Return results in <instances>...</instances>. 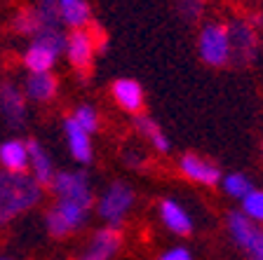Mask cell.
<instances>
[{"mask_svg":"<svg viewBox=\"0 0 263 260\" xmlns=\"http://www.w3.org/2000/svg\"><path fill=\"white\" fill-rule=\"evenodd\" d=\"M43 197V185L28 173H0V218L7 223L10 218L28 211Z\"/></svg>","mask_w":263,"mask_h":260,"instance_id":"1","label":"cell"},{"mask_svg":"<svg viewBox=\"0 0 263 260\" xmlns=\"http://www.w3.org/2000/svg\"><path fill=\"white\" fill-rule=\"evenodd\" d=\"M197 52H200V59L207 66H214V68L233 61L228 26H221V24H207V26H202L200 38H197Z\"/></svg>","mask_w":263,"mask_h":260,"instance_id":"2","label":"cell"},{"mask_svg":"<svg viewBox=\"0 0 263 260\" xmlns=\"http://www.w3.org/2000/svg\"><path fill=\"white\" fill-rule=\"evenodd\" d=\"M57 199L64 202H73V204H80L85 209L92 206V190H89L87 176L82 171H61L54 176V183H52Z\"/></svg>","mask_w":263,"mask_h":260,"instance_id":"3","label":"cell"},{"mask_svg":"<svg viewBox=\"0 0 263 260\" xmlns=\"http://www.w3.org/2000/svg\"><path fill=\"white\" fill-rule=\"evenodd\" d=\"M132 202H134V192L125 183L118 181V183H113L106 190L101 202H99V216L106 223H110V228H115L132 209Z\"/></svg>","mask_w":263,"mask_h":260,"instance_id":"4","label":"cell"},{"mask_svg":"<svg viewBox=\"0 0 263 260\" xmlns=\"http://www.w3.org/2000/svg\"><path fill=\"white\" fill-rule=\"evenodd\" d=\"M230 33V52H233V64L247 66L256 54V31L245 19H233L228 24Z\"/></svg>","mask_w":263,"mask_h":260,"instance_id":"5","label":"cell"},{"mask_svg":"<svg viewBox=\"0 0 263 260\" xmlns=\"http://www.w3.org/2000/svg\"><path fill=\"white\" fill-rule=\"evenodd\" d=\"M179 169L188 181H195V183L202 185H216L221 181L219 167L209 162V159L200 157V155H193V152H188V155H183L179 159Z\"/></svg>","mask_w":263,"mask_h":260,"instance_id":"6","label":"cell"},{"mask_svg":"<svg viewBox=\"0 0 263 260\" xmlns=\"http://www.w3.org/2000/svg\"><path fill=\"white\" fill-rule=\"evenodd\" d=\"M66 56L76 66L78 71L89 68L94 59V35H89L87 31H73L68 35V45H66Z\"/></svg>","mask_w":263,"mask_h":260,"instance_id":"7","label":"cell"},{"mask_svg":"<svg viewBox=\"0 0 263 260\" xmlns=\"http://www.w3.org/2000/svg\"><path fill=\"white\" fill-rule=\"evenodd\" d=\"M120 242H122V237L115 228L99 230V232L94 234L89 249L78 260H110L115 253H118V249H120Z\"/></svg>","mask_w":263,"mask_h":260,"instance_id":"8","label":"cell"},{"mask_svg":"<svg viewBox=\"0 0 263 260\" xmlns=\"http://www.w3.org/2000/svg\"><path fill=\"white\" fill-rule=\"evenodd\" d=\"M0 164L3 171L12 173H26L31 167V155H28V143L19 141V138H10L0 146Z\"/></svg>","mask_w":263,"mask_h":260,"instance_id":"9","label":"cell"},{"mask_svg":"<svg viewBox=\"0 0 263 260\" xmlns=\"http://www.w3.org/2000/svg\"><path fill=\"white\" fill-rule=\"evenodd\" d=\"M26 94H22L16 87L3 85V94H0V106H3V117L10 127H19L26 119Z\"/></svg>","mask_w":263,"mask_h":260,"instance_id":"10","label":"cell"},{"mask_svg":"<svg viewBox=\"0 0 263 260\" xmlns=\"http://www.w3.org/2000/svg\"><path fill=\"white\" fill-rule=\"evenodd\" d=\"M113 98L118 101L122 110L127 113H139L143 108V89L137 80L120 77L113 82Z\"/></svg>","mask_w":263,"mask_h":260,"instance_id":"11","label":"cell"},{"mask_svg":"<svg viewBox=\"0 0 263 260\" xmlns=\"http://www.w3.org/2000/svg\"><path fill=\"white\" fill-rule=\"evenodd\" d=\"M64 129H66V141L71 148V155L78 159L80 164L92 162V143H89V134L78 125L73 117L64 119Z\"/></svg>","mask_w":263,"mask_h":260,"instance_id":"12","label":"cell"},{"mask_svg":"<svg viewBox=\"0 0 263 260\" xmlns=\"http://www.w3.org/2000/svg\"><path fill=\"white\" fill-rule=\"evenodd\" d=\"M160 218H162L164 228L172 230L174 234H181V237L191 234V230H193V223H191L188 211L181 204H176L174 199L160 202Z\"/></svg>","mask_w":263,"mask_h":260,"instance_id":"13","label":"cell"},{"mask_svg":"<svg viewBox=\"0 0 263 260\" xmlns=\"http://www.w3.org/2000/svg\"><path fill=\"white\" fill-rule=\"evenodd\" d=\"M28 155H31V171H33V178L38 181L40 185H49L54 183V169H52V159L49 155L45 152V148L40 146L38 141H28Z\"/></svg>","mask_w":263,"mask_h":260,"instance_id":"14","label":"cell"},{"mask_svg":"<svg viewBox=\"0 0 263 260\" xmlns=\"http://www.w3.org/2000/svg\"><path fill=\"white\" fill-rule=\"evenodd\" d=\"M24 94L31 101H49L57 94V77L52 73H28Z\"/></svg>","mask_w":263,"mask_h":260,"instance_id":"15","label":"cell"},{"mask_svg":"<svg viewBox=\"0 0 263 260\" xmlns=\"http://www.w3.org/2000/svg\"><path fill=\"white\" fill-rule=\"evenodd\" d=\"M228 230H230V234H233V242H235L242 251H245V246L261 232V228L256 225V221H252L245 211H230Z\"/></svg>","mask_w":263,"mask_h":260,"instance_id":"16","label":"cell"},{"mask_svg":"<svg viewBox=\"0 0 263 260\" xmlns=\"http://www.w3.org/2000/svg\"><path fill=\"white\" fill-rule=\"evenodd\" d=\"M59 14L66 26L80 31L89 22V5L85 0H64V3H59Z\"/></svg>","mask_w":263,"mask_h":260,"instance_id":"17","label":"cell"},{"mask_svg":"<svg viewBox=\"0 0 263 260\" xmlns=\"http://www.w3.org/2000/svg\"><path fill=\"white\" fill-rule=\"evenodd\" d=\"M14 31L19 33V35H33V38H38L40 33L45 31V24H43V16H40L38 7L33 10V7H26V10H22L19 14L14 16Z\"/></svg>","mask_w":263,"mask_h":260,"instance_id":"18","label":"cell"},{"mask_svg":"<svg viewBox=\"0 0 263 260\" xmlns=\"http://www.w3.org/2000/svg\"><path fill=\"white\" fill-rule=\"evenodd\" d=\"M137 127H139V131L146 136L148 141H151V146H153L155 150H160V152H167V150H170V138L164 136V131L160 129V127L155 125L151 117H146V115H139V117H137Z\"/></svg>","mask_w":263,"mask_h":260,"instance_id":"19","label":"cell"},{"mask_svg":"<svg viewBox=\"0 0 263 260\" xmlns=\"http://www.w3.org/2000/svg\"><path fill=\"white\" fill-rule=\"evenodd\" d=\"M223 190L230 197H235V199H245V197L254 190V185L245 173H228L223 178Z\"/></svg>","mask_w":263,"mask_h":260,"instance_id":"20","label":"cell"},{"mask_svg":"<svg viewBox=\"0 0 263 260\" xmlns=\"http://www.w3.org/2000/svg\"><path fill=\"white\" fill-rule=\"evenodd\" d=\"M54 209L61 213V216H64V221L68 223V228H71V230L80 228L82 223H85V216H87V209H85V206L73 204V202H64V199L57 202Z\"/></svg>","mask_w":263,"mask_h":260,"instance_id":"21","label":"cell"},{"mask_svg":"<svg viewBox=\"0 0 263 260\" xmlns=\"http://www.w3.org/2000/svg\"><path fill=\"white\" fill-rule=\"evenodd\" d=\"M242 211L256 223H263V190H252L242 199Z\"/></svg>","mask_w":263,"mask_h":260,"instance_id":"22","label":"cell"},{"mask_svg":"<svg viewBox=\"0 0 263 260\" xmlns=\"http://www.w3.org/2000/svg\"><path fill=\"white\" fill-rule=\"evenodd\" d=\"M73 119H76L87 134H94V131L99 129V115L92 106H80V108L73 113Z\"/></svg>","mask_w":263,"mask_h":260,"instance_id":"23","label":"cell"},{"mask_svg":"<svg viewBox=\"0 0 263 260\" xmlns=\"http://www.w3.org/2000/svg\"><path fill=\"white\" fill-rule=\"evenodd\" d=\"M45 221H47V232L52 234V237H66L68 232H73V230L68 228V223L64 221V216H61V213L57 211V209L47 211Z\"/></svg>","mask_w":263,"mask_h":260,"instance_id":"24","label":"cell"},{"mask_svg":"<svg viewBox=\"0 0 263 260\" xmlns=\"http://www.w3.org/2000/svg\"><path fill=\"white\" fill-rule=\"evenodd\" d=\"M176 7L186 19H197L204 10V0H176Z\"/></svg>","mask_w":263,"mask_h":260,"instance_id":"25","label":"cell"},{"mask_svg":"<svg viewBox=\"0 0 263 260\" xmlns=\"http://www.w3.org/2000/svg\"><path fill=\"white\" fill-rule=\"evenodd\" d=\"M245 253L249 260H263V230L245 246Z\"/></svg>","mask_w":263,"mask_h":260,"instance_id":"26","label":"cell"},{"mask_svg":"<svg viewBox=\"0 0 263 260\" xmlns=\"http://www.w3.org/2000/svg\"><path fill=\"white\" fill-rule=\"evenodd\" d=\"M160 260H193V255H191V251H188V249L176 246V249L164 251V253L160 255Z\"/></svg>","mask_w":263,"mask_h":260,"instance_id":"27","label":"cell"},{"mask_svg":"<svg viewBox=\"0 0 263 260\" xmlns=\"http://www.w3.org/2000/svg\"><path fill=\"white\" fill-rule=\"evenodd\" d=\"M52 3H57V5H59V3H64V0H52Z\"/></svg>","mask_w":263,"mask_h":260,"instance_id":"28","label":"cell"},{"mask_svg":"<svg viewBox=\"0 0 263 260\" xmlns=\"http://www.w3.org/2000/svg\"><path fill=\"white\" fill-rule=\"evenodd\" d=\"M3 260H10V258H3Z\"/></svg>","mask_w":263,"mask_h":260,"instance_id":"29","label":"cell"}]
</instances>
